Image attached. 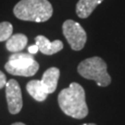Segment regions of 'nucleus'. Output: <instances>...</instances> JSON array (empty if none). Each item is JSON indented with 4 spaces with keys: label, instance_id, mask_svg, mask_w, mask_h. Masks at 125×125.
Returning a JSON list of instances; mask_svg holds the SVG:
<instances>
[{
    "label": "nucleus",
    "instance_id": "1",
    "mask_svg": "<svg viewBox=\"0 0 125 125\" xmlns=\"http://www.w3.org/2000/svg\"><path fill=\"white\" fill-rule=\"evenodd\" d=\"M58 102L60 109L72 118L82 120L88 115L84 89L77 83H72L68 88L60 91Z\"/></svg>",
    "mask_w": 125,
    "mask_h": 125
},
{
    "label": "nucleus",
    "instance_id": "2",
    "mask_svg": "<svg viewBox=\"0 0 125 125\" xmlns=\"http://www.w3.org/2000/svg\"><path fill=\"white\" fill-rule=\"evenodd\" d=\"M16 18L26 21L45 22L53 15V7L48 0H21L13 9Z\"/></svg>",
    "mask_w": 125,
    "mask_h": 125
},
{
    "label": "nucleus",
    "instance_id": "3",
    "mask_svg": "<svg viewBox=\"0 0 125 125\" xmlns=\"http://www.w3.org/2000/svg\"><path fill=\"white\" fill-rule=\"evenodd\" d=\"M77 71L85 79L94 81L98 86L106 87L111 83V77L107 73V63L99 57H93L83 60L78 65Z\"/></svg>",
    "mask_w": 125,
    "mask_h": 125
},
{
    "label": "nucleus",
    "instance_id": "4",
    "mask_svg": "<svg viewBox=\"0 0 125 125\" xmlns=\"http://www.w3.org/2000/svg\"><path fill=\"white\" fill-rule=\"evenodd\" d=\"M5 70L12 75L31 77L39 70V63L31 54L17 52L9 57V61L5 64Z\"/></svg>",
    "mask_w": 125,
    "mask_h": 125
},
{
    "label": "nucleus",
    "instance_id": "5",
    "mask_svg": "<svg viewBox=\"0 0 125 125\" xmlns=\"http://www.w3.org/2000/svg\"><path fill=\"white\" fill-rule=\"evenodd\" d=\"M63 35L67 39L69 45L73 50L80 51L85 45L87 35L80 23L72 20H67L62 25Z\"/></svg>",
    "mask_w": 125,
    "mask_h": 125
},
{
    "label": "nucleus",
    "instance_id": "6",
    "mask_svg": "<svg viewBox=\"0 0 125 125\" xmlns=\"http://www.w3.org/2000/svg\"><path fill=\"white\" fill-rule=\"evenodd\" d=\"M6 97L8 102L9 111L11 114H18L23 106L22 94L19 83L14 79L9 80L6 83Z\"/></svg>",
    "mask_w": 125,
    "mask_h": 125
},
{
    "label": "nucleus",
    "instance_id": "7",
    "mask_svg": "<svg viewBox=\"0 0 125 125\" xmlns=\"http://www.w3.org/2000/svg\"><path fill=\"white\" fill-rule=\"evenodd\" d=\"M35 45H38L39 51L44 55L51 56L63 49V43L60 40L49 41L45 36L38 35L35 37Z\"/></svg>",
    "mask_w": 125,
    "mask_h": 125
},
{
    "label": "nucleus",
    "instance_id": "8",
    "mask_svg": "<svg viewBox=\"0 0 125 125\" xmlns=\"http://www.w3.org/2000/svg\"><path fill=\"white\" fill-rule=\"evenodd\" d=\"M59 76H60V71L56 67L49 68L44 72L41 82L48 94H52L56 91Z\"/></svg>",
    "mask_w": 125,
    "mask_h": 125
},
{
    "label": "nucleus",
    "instance_id": "9",
    "mask_svg": "<svg viewBox=\"0 0 125 125\" xmlns=\"http://www.w3.org/2000/svg\"><path fill=\"white\" fill-rule=\"evenodd\" d=\"M26 90L31 97L38 102L45 101L48 94L46 93L44 85L42 84L41 80L30 81L26 84Z\"/></svg>",
    "mask_w": 125,
    "mask_h": 125
},
{
    "label": "nucleus",
    "instance_id": "10",
    "mask_svg": "<svg viewBox=\"0 0 125 125\" xmlns=\"http://www.w3.org/2000/svg\"><path fill=\"white\" fill-rule=\"evenodd\" d=\"M102 2L103 0H79L76 4V14L81 19L88 18Z\"/></svg>",
    "mask_w": 125,
    "mask_h": 125
},
{
    "label": "nucleus",
    "instance_id": "11",
    "mask_svg": "<svg viewBox=\"0 0 125 125\" xmlns=\"http://www.w3.org/2000/svg\"><path fill=\"white\" fill-rule=\"evenodd\" d=\"M28 38L23 33H16L6 41V48L11 53H17L23 50L27 45Z\"/></svg>",
    "mask_w": 125,
    "mask_h": 125
},
{
    "label": "nucleus",
    "instance_id": "12",
    "mask_svg": "<svg viewBox=\"0 0 125 125\" xmlns=\"http://www.w3.org/2000/svg\"><path fill=\"white\" fill-rule=\"evenodd\" d=\"M13 32V26L8 21L0 22V42L9 40Z\"/></svg>",
    "mask_w": 125,
    "mask_h": 125
},
{
    "label": "nucleus",
    "instance_id": "13",
    "mask_svg": "<svg viewBox=\"0 0 125 125\" xmlns=\"http://www.w3.org/2000/svg\"><path fill=\"white\" fill-rule=\"evenodd\" d=\"M7 83V77L4 74V72L0 71V89H2Z\"/></svg>",
    "mask_w": 125,
    "mask_h": 125
},
{
    "label": "nucleus",
    "instance_id": "14",
    "mask_svg": "<svg viewBox=\"0 0 125 125\" xmlns=\"http://www.w3.org/2000/svg\"><path fill=\"white\" fill-rule=\"evenodd\" d=\"M38 51H39V48H38V45H30V46L28 47V52L30 54H31V55H34V54H36Z\"/></svg>",
    "mask_w": 125,
    "mask_h": 125
},
{
    "label": "nucleus",
    "instance_id": "15",
    "mask_svg": "<svg viewBox=\"0 0 125 125\" xmlns=\"http://www.w3.org/2000/svg\"><path fill=\"white\" fill-rule=\"evenodd\" d=\"M11 125H26V124H24L23 122H15V123H13V124Z\"/></svg>",
    "mask_w": 125,
    "mask_h": 125
},
{
    "label": "nucleus",
    "instance_id": "16",
    "mask_svg": "<svg viewBox=\"0 0 125 125\" xmlns=\"http://www.w3.org/2000/svg\"><path fill=\"white\" fill-rule=\"evenodd\" d=\"M82 125H96L94 123H84V124H82Z\"/></svg>",
    "mask_w": 125,
    "mask_h": 125
}]
</instances>
